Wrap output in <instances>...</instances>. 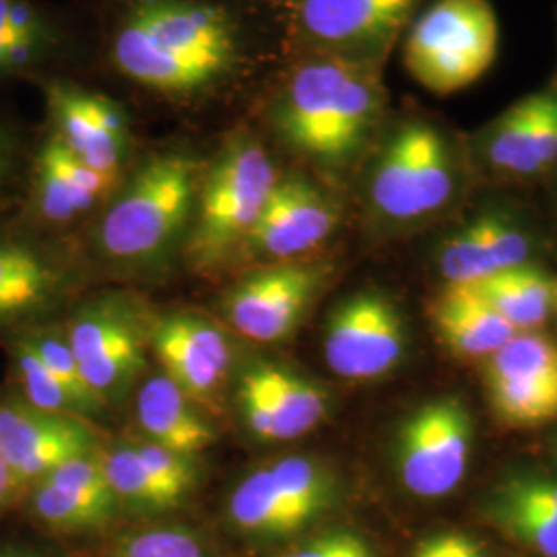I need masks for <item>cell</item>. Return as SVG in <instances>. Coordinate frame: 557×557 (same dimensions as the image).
I'll return each instance as SVG.
<instances>
[{"instance_id": "5b68a950", "label": "cell", "mask_w": 557, "mask_h": 557, "mask_svg": "<svg viewBox=\"0 0 557 557\" xmlns=\"http://www.w3.org/2000/svg\"><path fill=\"white\" fill-rule=\"evenodd\" d=\"M498 41L490 0H436L409 27L405 66L423 89L450 96L490 71Z\"/></svg>"}, {"instance_id": "f546056e", "label": "cell", "mask_w": 557, "mask_h": 557, "mask_svg": "<svg viewBox=\"0 0 557 557\" xmlns=\"http://www.w3.org/2000/svg\"><path fill=\"white\" fill-rule=\"evenodd\" d=\"M485 376H520L557 384V345L537 333H518L487 358Z\"/></svg>"}, {"instance_id": "603a6c76", "label": "cell", "mask_w": 557, "mask_h": 557, "mask_svg": "<svg viewBox=\"0 0 557 557\" xmlns=\"http://www.w3.org/2000/svg\"><path fill=\"white\" fill-rule=\"evenodd\" d=\"M9 366H11V386L13 395L23 398L27 405L59 416L87 418L79 400L73 397L60 380L41 363L34 349L23 341L20 333H11L2 337Z\"/></svg>"}, {"instance_id": "ffe728a7", "label": "cell", "mask_w": 557, "mask_h": 557, "mask_svg": "<svg viewBox=\"0 0 557 557\" xmlns=\"http://www.w3.org/2000/svg\"><path fill=\"white\" fill-rule=\"evenodd\" d=\"M149 338L163 374L186 397L199 403L218 397L232 366V349L215 324L190 314H170L153 322Z\"/></svg>"}, {"instance_id": "7bdbcfd3", "label": "cell", "mask_w": 557, "mask_h": 557, "mask_svg": "<svg viewBox=\"0 0 557 557\" xmlns=\"http://www.w3.org/2000/svg\"><path fill=\"white\" fill-rule=\"evenodd\" d=\"M0 557H46L36 549L21 545H0Z\"/></svg>"}, {"instance_id": "d590c367", "label": "cell", "mask_w": 557, "mask_h": 557, "mask_svg": "<svg viewBox=\"0 0 557 557\" xmlns=\"http://www.w3.org/2000/svg\"><path fill=\"white\" fill-rule=\"evenodd\" d=\"M475 223L499 271L527 264L531 255V242L520 227L498 215H485L475 220Z\"/></svg>"}, {"instance_id": "ab89813d", "label": "cell", "mask_w": 557, "mask_h": 557, "mask_svg": "<svg viewBox=\"0 0 557 557\" xmlns=\"http://www.w3.org/2000/svg\"><path fill=\"white\" fill-rule=\"evenodd\" d=\"M21 498H23V487H21L20 481L0 458V518L7 517L11 510H15L20 506Z\"/></svg>"}, {"instance_id": "30bf717a", "label": "cell", "mask_w": 557, "mask_h": 557, "mask_svg": "<svg viewBox=\"0 0 557 557\" xmlns=\"http://www.w3.org/2000/svg\"><path fill=\"white\" fill-rule=\"evenodd\" d=\"M44 122L60 140L103 176L122 180L139 156L137 116L126 103L100 87L60 77L38 87Z\"/></svg>"}, {"instance_id": "60d3db41", "label": "cell", "mask_w": 557, "mask_h": 557, "mask_svg": "<svg viewBox=\"0 0 557 557\" xmlns=\"http://www.w3.org/2000/svg\"><path fill=\"white\" fill-rule=\"evenodd\" d=\"M444 543L448 557H485L478 543L460 533H444Z\"/></svg>"}, {"instance_id": "52a82bcc", "label": "cell", "mask_w": 557, "mask_h": 557, "mask_svg": "<svg viewBox=\"0 0 557 557\" xmlns=\"http://www.w3.org/2000/svg\"><path fill=\"white\" fill-rule=\"evenodd\" d=\"M77 277L62 236L0 218V338L50 322Z\"/></svg>"}, {"instance_id": "e575fe53", "label": "cell", "mask_w": 557, "mask_h": 557, "mask_svg": "<svg viewBox=\"0 0 557 557\" xmlns=\"http://www.w3.org/2000/svg\"><path fill=\"white\" fill-rule=\"evenodd\" d=\"M112 557H209V554L190 531L151 529L122 541Z\"/></svg>"}, {"instance_id": "8d00e7d4", "label": "cell", "mask_w": 557, "mask_h": 557, "mask_svg": "<svg viewBox=\"0 0 557 557\" xmlns=\"http://www.w3.org/2000/svg\"><path fill=\"white\" fill-rule=\"evenodd\" d=\"M533 158L539 172L557 161V91L552 89L535 94Z\"/></svg>"}, {"instance_id": "f1b7e54d", "label": "cell", "mask_w": 557, "mask_h": 557, "mask_svg": "<svg viewBox=\"0 0 557 557\" xmlns=\"http://www.w3.org/2000/svg\"><path fill=\"white\" fill-rule=\"evenodd\" d=\"M487 517L506 537L535 549L543 557H557V512L494 492Z\"/></svg>"}, {"instance_id": "74e56055", "label": "cell", "mask_w": 557, "mask_h": 557, "mask_svg": "<svg viewBox=\"0 0 557 557\" xmlns=\"http://www.w3.org/2000/svg\"><path fill=\"white\" fill-rule=\"evenodd\" d=\"M283 557H376L372 547L363 539L354 533H331L308 541L296 552H289Z\"/></svg>"}, {"instance_id": "5bb4252c", "label": "cell", "mask_w": 557, "mask_h": 557, "mask_svg": "<svg viewBox=\"0 0 557 557\" xmlns=\"http://www.w3.org/2000/svg\"><path fill=\"white\" fill-rule=\"evenodd\" d=\"M62 331L87 384L106 405L126 393L145 368V329L122 299L81 306Z\"/></svg>"}, {"instance_id": "4316f807", "label": "cell", "mask_w": 557, "mask_h": 557, "mask_svg": "<svg viewBox=\"0 0 557 557\" xmlns=\"http://www.w3.org/2000/svg\"><path fill=\"white\" fill-rule=\"evenodd\" d=\"M17 333L34 349V354L41 359V363L60 380V384L79 400L81 407L85 409L87 416L89 413L94 416L106 407V403L91 391V386L83 376L79 361L75 358L69 341L64 337L62 324L50 320V322L34 324V326L23 329Z\"/></svg>"}, {"instance_id": "7402d4cb", "label": "cell", "mask_w": 557, "mask_h": 557, "mask_svg": "<svg viewBox=\"0 0 557 557\" xmlns=\"http://www.w3.org/2000/svg\"><path fill=\"white\" fill-rule=\"evenodd\" d=\"M137 419L149 442L193 458L215 442L213 428L193 409L174 380L158 374L140 386Z\"/></svg>"}, {"instance_id": "83f0119b", "label": "cell", "mask_w": 557, "mask_h": 557, "mask_svg": "<svg viewBox=\"0 0 557 557\" xmlns=\"http://www.w3.org/2000/svg\"><path fill=\"white\" fill-rule=\"evenodd\" d=\"M36 126L20 110L0 100V218L20 205Z\"/></svg>"}, {"instance_id": "484cf974", "label": "cell", "mask_w": 557, "mask_h": 557, "mask_svg": "<svg viewBox=\"0 0 557 557\" xmlns=\"http://www.w3.org/2000/svg\"><path fill=\"white\" fill-rule=\"evenodd\" d=\"M533 120L535 94L515 103L494 122L485 143V156L494 168L517 176L539 174L533 158Z\"/></svg>"}, {"instance_id": "f35d334b", "label": "cell", "mask_w": 557, "mask_h": 557, "mask_svg": "<svg viewBox=\"0 0 557 557\" xmlns=\"http://www.w3.org/2000/svg\"><path fill=\"white\" fill-rule=\"evenodd\" d=\"M496 492L506 498L557 512V481L552 479L512 478L504 481Z\"/></svg>"}, {"instance_id": "277c9868", "label": "cell", "mask_w": 557, "mask_h": 557, "mask_svg": "<svg viewBox=\"0 0 557 557\" xmlns=\"http://www.w3.org/2000/svg\"><path fill=\"white\" fill-rule=\"evenodd\" d=\"M278 176L271 143L252 120L225 128L202 170L188 257L211 267L238 255Z\"/></svg>"}, {"instance_id": "d6a6232c", "label": "cell", "mask_w": 557, "mask_h": 557, "mask_svg": "<svg viewBox=\"0 0 557 557\" xmlns=\"http://www.w3.org/2000/svg\"><path fill=\"white\" fill-rule=\"evenodd\" d=\"M41 479L50 481L52 485L73 494L75 498L100 508L108 515H114L116 496L101 469L100 458L91 457V455L71 458Z\"/></svg>"}, {"instance_id": "2e32d148", "label": "cell", "mask_w": 557, "mask_h": 557, "mask_svg": "<svg viewBox=\"0 0 557 557\" xmlns=\"http://www.w3.org/2000/svg\"><path fill=\"white\" fill-rule=\"evenodd\" d=\"M405 354V326L393 301L376 292H359L333 310L324 358L347 380H374L397 368Z\"/></svg>"}, {"instance_id": "9c48e42d", "label": "cell", "mask_w": 557, "mask_h": 557, "mask_svg": "<svg viewBox=\"0 0 557 557\" xmlns=\"http://www.w3.org/2000/svg\"><path fill=\"white\" fill-rule=\"evenodd\" d=\"M85 44L69 2L0 0V96L17 85L85 79Z\"/></svg>"}, {"instance_id": "836d02e7", "label": "cell", "mask_w": 557, "mask_h": 557, "mask_svg": "<svg viewBox=\"0 0 557 557\" xmlns=\"http://www.w3.org/2000/svg\"><path fill=\"white\" fill-rule=\"evenodd\" d=\"M135 448H137V455H139L143 467L158 483V487H160L163 498L168 499L170 508L178 506L180 502L186 498V494L197 483L193 458L178 455L174 450H168V448H163L160 444H153V442L135 444Z\"/></svg>"}, {"instance_id": "1f68e13d", "label": "cell", "mask_w": 557, "mask_h": 557, "mask_svg": "<svg viewBox=\"0 0 557 557\" xmlns=\"http://www.w3.org/2000/svg\"><path fill=\"white\" fill-rule=\"evenodd\" d=\"M440 269L448 285H473L499 271L475 221L444 244Z\"/></svg>"}, {"instance_id": "3957f363", "label": "cell", "mask_w": 557, "mask_h": 557, "mask_svg": "<svg viewBox=\"0 0 557 557\" xmlns=\"http://www.w3.org/2000/svg\"><path fill=\"white\" fill-rule=\"evenodd\" d=\"M205 163L184 137L139 151L96 221L94 246L101 259L147 267L186 246Z\"/></svg>"}, {"instance_id": "ba28073f", "label": "cell", "mask_w": 557, "mask_h": 557, "mask_svg": "<svg viewBox=\"0 0 557 557\" xmlns=\"http://www.w3.org/2000/svg\"><path fill=\"white\" fill-rule=\"evenodd\" d=\"M455 188L448 145L425 120H403L380 143L368 197L384 220L413 221L444 207Z\"/></svg>"}, {"instance_id": "7c38bea8", "label": "cell", "mask_w": 557, "mask_h": 557, "mask_svg": "<svg viewBox=\"0 0 557 557\" xmlns=\"http://www.w3.org/2000/svg\"><path fill=\"white\" fill-rule=\"evenodd\" d=\"M333 502V479L308 457L278 458L242 479L230 496V518L257 537H287Z\"/></svg>"}, {"instance_id": "ac0fdd59", "label": "cell", "mask_w": 557, "mask_h": 557, "mask_svg": "<svg viewBox=\"0 0 557 557\" xmlns=\"http://www.w3.org/2000/svg\"><path fill=\"white\" fill-rule=\"evenodd\" d=\"M319 281L314 267L273 264L239 281L225 299V317L242 337L275 343L294 333Z\"/></svg>"}, {"instance_id": "44dd1931", "label": "cell", "mask_w": 557, "mask_h": 557, "mask_svg": "<svg viewBox=\"0 0 557 557\" xmlns=\"http://www.w3.org/2000/svg\"><path fill=\"white\" fill-rule=\"evenodd\" d=\"M430 314L444 345L462 359L490 358L518 335L508 320L465 285H448Z\"/></svg>"}, {"instance_id": "8992f818", "label": "cell", "mask_w": 557, "mask_h": 557, "mask_svg": "<svg viewBox=\"0 0 557 557\" xmlns=\"http://www.w3.org/2000/svg\"><path fill=\"white\" fill-rule=\"evenodd\" d=\"M289 57L380 62L421 0H275Z\"/></svg>"}, {"instance_id": "6da1fadb", "label": "cell", "mask_w": 557, "mask_h": 557, "mask_svg": "<svg viewBox=\"0 0 557 557\" xmlns=\"http://www.w3.org/2000/svg\"><path fill=\"white\" fill-rule=\"evenodd\" d=\"M85 79L139 119L221 126L250 119L289 46L275 0H69Z\"/></svg>"}, {"instance_id": "d4e9b609", "label": "cell", "mask_w": 557, "mask_h": 557, "mask_svg": "<svg viewBox=\"0 0 557 557\" xmlns=\"http://www.w3.org/2000/svg\"><path fill=\"white\" fill-rule=\"evenodd\" d=\"M20 506L34 524L50 533H81L106 524L112 515L75 498L73 494L40 479L29 485L21 498Z\"/></svg>"}, {"instance_id": "b9f144b4", "label": "cell", "mask_w": 557, "mask_h": 557, "mask_svg": "<svg viewBox=\"0 0 557 557\" xmlns=\"http://www.w3.org/2000/svg\"><path fill=\"white\" fill-rule=\"evenodd\" d=\"M413 557H448L444 535H434V537L423 539L416 547Z\"/></svg>"}, {"instance_id": "8fae6325", "label": "cell", "mask_w": 557, "mask_h": 557, "mask_svg": "<svg viewBox=\"0 0 557 557\" xmlns=\"http://www.w3.org/2000/svg\"><path fill=\"white\" fill-rule=\"evenodd\" d=\"M120 180L91 170L41 120L15 213L48 234L62 236L101 209Z\"/></svg>"}, {"instance_id": "9a60e30c", "label": "cell", "mask_w": 557, "mask_h": 557, "mask_svg": "<svg viewBox=\"0 0 557 557\" xmlns=\"http://www.w3.org/2000/svg\"><path fill=\"white\" fill-rule=\"evenodd\" d=\"M338 220L335 200L317 182L301 172H281L239 252L273 264L296 262L331 238Z\"/></svg>"}, {"instance_id": "d6986e66", "label": "cell", "mask_w": 557, "mask_h": 557, "mask_svg": "<svg viewBox=\"0 0 557 557\" xmlns=\"http://www.w3.org/2000/svg\"><path fill=\"white\" fill-rule=\"evenodd\" d=\"M239 407L260 440H296L329 411L326 393L310 380L273 363L252 366L239 384Z\"/></svg>"}, {"instance_id": "cb8c5ba5", "label": "cell", "mask_w": 557, "mask_h": 557, "mask_svg": "<svg viewBox=\"0 0 557 557\" xmlns=\"http://www.w3.org/2000/svg\"><path fill=\"white\" fill-rule=\"evenodd\" d=\"M496 418L510 428H539L557 419V384L520 376H485Z\"/></svg>"}, {"instance_id": "4dcf8cb0", "label": "cell", "mask_w": 557, "mask_h": 557, "mask_svg": "<svg viewBox=\"0 0 557 557\" xmlns=\"http://www.w3.org/2000/svg\"><path fill=\"white\" fill-rule=\"evenodd\" d=\"M101 469L116 499L140 510H168L170 504L163 498L158 483L143 467L137 448L122 444L100 458Z\"/></svg>"}, {"instance_id": "e0dca14e", "label": "cell", "mask_w": 557, "mask_h": 557, "mask_svg": "<svg viewBox=\"0 0 557 557\" xmlns=\"http://www.w3.org/2000/svg\"><path fill=\"white\" fill-rule=\"evenodd\" d=\"M94 444V432L83 419L40 411L9 388L0 393V458L23 494L62 462L91 455Z\"/></svg>"}, {"instance_id": "7a4b0ae2", "label": "cell", "mask_w": 557, "mask_h": 557, "mask_svg": "<svg viewBox=\"0 0 557 557\" xmlns=\"http://www.w3.org/2000/svg\"><path fill=\"white\" fill-rule=\"evenodd\" d=\"M384 119L380 62L335 54L292 57L250 116L269 143L326 168L356 160Z\"/></svg>"}, {"instance_id": "4fadbf2b", "label": "cell", "mask_w": 557, "mask_h": 557, "mask_svg": "<svg viewBox=\"0 0 557 557\" xmlns=\"http://www.w3.org/2000/svg\"><path fill=\"white\" fill-rule=\"evenodd\" d=\"M473 425L458 398L423 405L400 428L398 475L419 498H442L465 478Z\"/></svg>"}]
</instances>
